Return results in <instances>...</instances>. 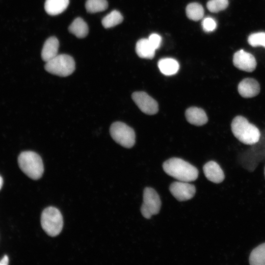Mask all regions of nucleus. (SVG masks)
I'll return each instance as SVG.
<instances>
[{
    "label": "nucleus",
    "mask_w": 265,
    "mask_h": 265,
    "mask_svg": "<svg viewBox=\"0 0 265 265\" xmlns=\"http://www.w3.org/2000/svg\"><path fill=\"white\" fill-rule=\"evenodd\" d=\"M162 166L166 174L180 181H194L198 176V171L195 166L180 158H171Z\"/></svg>",
    "instance_id": "f257e3e1"
},
{
    "label": "nucleus",
    "mask_w": 265,
    "mask_h": 265,
    "mask_svg": "<svg viewBox=\"0 0 265 265\" xmlns=\"http://www.w3.org/2000/svg\"><path fill=\"white\" fill-rule=\"evenodd\" d=\"M231 126L234 135L242 143L252 145L259 141L261 136L259 130L244 117H235Z\"/></svg>",
    "instance_id": "f03ea898"
},
{
    "label": "nucleus",
    "mask_w": 265,
    "mask_h": 265,
    "mask_svg": "<svg viewBox=\"0 0 265 265\" xmlns=\"http://www.w3.org/2000/svg\"><path fill=\"white\" fill-rule=\"evenodd\" d=\"M21 170L33 180L40 179L44 172V165L40 156L32 151L22 152L18 159Z\"/></svg>",
    "instance_id": "7ed1b4c3"
},
{
    "label": "nucleus",
    "mask_w": 265,
    "mask_h": 265,
    "mask_svg": "<svg viewBox=\"0 0 265 265\" xmlns=\"http://www.w3.org/2000/svg\"><path fill=\"white\" fill-rule=\"evenodd\" d=\"M42 228L47 235L55 237L61 232L63 221L62 214L56 208L49 207L42 212L41 216Z\"/></svg>",
    "instance_id": "20e7f679"
},
{
    "label": "nucleus",
    "mask_w": 265,
    "mask_h": 265,
    "mask_svg": "<svg viewBox=\"0 0 265 265\" xmlns=\"http://www.w3.org/2000/svg\"><path fill=\"white\" fill-rule=\"evenodd\" d=\"M45 70L49 73L60 77H67L72 74L75 69V62L69 55L57 54L46 63Z\"/></svg>",
    "instance_id": "39448f33"
},
{
    "label": "nucleus",
    "mask_w": 265,
    "mask_h": 265,
    "mask_svg": "<svg viewBox=\"0 0 265 265\" xmlns=\"http://www.w3.org/2000/svg\"><path fill=\"white\" fill-rule=\"evenodd\" d=\"M109 132L113 139L124 147L131 148L135 143L133 130L124 123H113L110 127Z\"/></svg>",
    "instance_id": "423d86ee"
},
{
    "label": "nucleus",
    "mask_w": 265,
    "mask_h": 265,
    "mask_svg": "<svg viewBox=\"0 0 265 265\" xmlns=\"http://www.w3.org/2000/svg\"><path fill=\"white\" fill-rule=\"evenodd\" d=\"M143 202L141 207L142 215L149 219L158 214L161 207V201L156 191L151 187H146L143 191Z\"/></svg>",
    "instance_id": "0eeeda50"
},
{
    "label": "nucleus",
    "mask_w": 265,
    "mask_h": 265,
    "mask_svg": "<svg viewBox=\"0 0 265 265\" xmlns=\"http://www.w3.org/2000/svg\"><path fill=\"white\" fill-rule=\"evenodd\" d=\"M135 104L143 113L148 115H153L159 110L157 101L143 91L134 92L132 95Z\"/></svg>",
    "instance_id": "6e6552de"
},
{
    "label": "nucleus",
    "mask_w": 265,
    "mask_h": 265,
    "mask_svg": "<svg viewBox=\"0 0 265 265\" xmlns=\"http://www.w3.org/2000/svg\"><path fill=\"white\" fill-rule=\"evenodd\" d=\"M169 190L173 196L179 201H185L191 199L196 192L194 185L188 182L178 181L172 183Z\"/></svg>",
    "instance_id": "1a4fd4ad"
},
{
    "label": "nucleus",
    "mask_w": 265,
    "mask_h": 265,
    "mask_svg": "<svg viewBox=\"0 0 265 265\" xmlns=\"http://www.w3.org/2000/svg\"><path fill=\"white\" fill-rule=\"evenodd\" d=\"M233 62L236 68L247 72L254 71L257 66L255 57L250 53L243 50H240L235 53Z\"/></svg>",
    "instance_id": "9d476101"
},
{
    "label": "nucleus",
    "mask_w": 265,
    "mask_h": 265,
    "mask_svg": "<svg viewBox=\"0 0 265 265\" xmlns=\"http://www.w3.org/2000/svg\"><path fill=\"white\" fill-rule=\"evenodd\" d=\"M238 90L240 95L245 98L256 96L260 92V86L257 80L253 78H245L238 84Z\"/></svg>",
    "instance_id": "9b49d317"
},
{
    "label": "nucleus",
    "mask_w": 265,
    "mask_h": 265,
    "mask_svg": "<svg viewBox=\"0 0 265 265\" xmlns=\"http://www.w3.org/2000/svg\"><path fill=\"white\" fill-rule=\"evenodd\" d=\"M203 171L206 177L213 183L218 184L224 179L225 176L223 170L214 161H210L206 163L203 166Z\"/></svg>",
    "instance_id": "f8f14e48"
},
{
    "label": "nucleus",
    "mask_w": 265,
    "mask_h": 265,
    "mask_svg": "<svg viewBox=\"0 0 265 265\" xmlns=\"http://www.w3.org/2000/svg\"><path fill=\"white\" fill-rule=\"evenodd\" d=\"M187 121L195 126H202L208 122V117L205 111L197 107L187 108L185 113Z\"/></svg>",
    "instance_id": "ddd939ff"
},
{
    "label": "nucleus",
    "mask_w": 265,
    "mask_h": 265,
    "mask_svg": "<svg viewBox=\"0 0 265 265\" xmlns=\"http://www.w3.org/2000/svg\"><path fill=\"white\" fill-rule=\"evenodd\" d=\"M59 42L55 37L49 38L45 42L41 52L42 59L46 62L57 55Z\"/></svg>",
    "instance_id": "4468645a"
},
{
    "label": "nucleus",
    "mask_w": 265,
    "mask_h": 265,
    "mask_svg": "<svg viewBox=\"0 0 265 265\" xmlns=\"http://www.w3.org/2000/svg\"><path fill=\"white\" fill-rule=\"evenodd\" d=\"M69 3V0H46L44 8L48 14L54 16L63 12Z\"/></svg>",
    "instance_id": "2eb2a0df"
},
{
    "label": "nucleus",
    "mask_w": 265,
    "mask_h": 265,
    "mask_svg": "<svg viewBox=\"0 0 265 265\" xmlns=\"http://www.w3.org/2000/svg\"><path fill=\"white\" fill-rule=\"evenodd\" d=\"M135 51L139 57L142 58L152 59L156 50L152 46L148 39H141L136 44Z\"/></svg>",
    "instance_id": "dca6fc26"
},
{
    "label": "nucleus",
    "mask_w": 265,
    "mask_h": 265,
    "mask_svg": "<svg viewBox=\"0 0 265 265\" xmlns=\"http://www.w3.org/2000/svg\"><path fill=\"white\" fill-rule=\"evenodd\" d=\"M158 67L164 75L171 76L177 73L179 69L178 61L171 58H164L160 59L158 63Z\"/></svg>",
    "instance_id": "f3484780"
},
{
    "label": "nucleus",
    "mask_w": 265,
    "mask_h": 265,
    "mask_svg": "<svg viewBox=\"0 0 265 265\" xmlns=\"http://www.w3.org/2000/svg\"><path fill=\"white\" fill-rule=\"evenodd\" d=\"M69 31L78 38H84L88 33L87 24L81 18L75 19L68 28Z\"/></svg>",
    "instance_id": "a211bd4d"
},
{
    "label": "nucleus",
    "mask_w": 265,
    "mask_h": 265,
    "mask_svg": "<svg viewBox=\"0 0 265 265\" xmlns=\"http://www.w3.org/2000/svg\"><path fill=\"white\" fill-rule=\"evenodd\" d=\"M249 262L251 265H265V243L259 245L252 251Z\"/></svg>",
    "instance_id": "6ab92c4d"
},
{
    "label": "nucleus",
    "mask_w": 265,
    "mask_h": 265,
    "mask_svg": "<svg viewBox=\"0 0 265 265\" xmlns=\"http://www.w3.org/2000/svg\"><path fill=\"white\" fill-rule=\"evenodd\" d=\"M204 14V8L198 3H190L186 7V16L191 20L197 21L201 19L203 17Z\"/></svg>",
    "instance_id": "aec40b11"
},
{
    "label": "nucleus",
    "mask_w": 265,
    "mask_h": 265,
    "mask_svg": "<svg viewBox=\"0 0 265 265\" xmlns=\"http://www.w3.org/2000/svg\"><path fill=\"white\" fill-rule=\"evenodd\" d=\"M123 20L121 14L117 10H113L104 17L102 24L105 28H110L120 24Z\"/></svg>",
    "instance_id": "412c9836"
},
{
    "label": "nucleus",
    "mask_w": 265,
    "mask_h": 265,
    "mask_svg": "<svg viewBox=\"0 0 265 265\" xmlns=\"http://www.w3.org/2000/svg\"><path fill=\"white\" fill-rule=\"evenodd\" d=\"M107 7L106 0H87L85 3L87 11L91 13L103 11L106 10Z\"/></svg>",
    "instance_id": "4be33fe9"
},
{
    "label": "nucleus",
    "mask_w": 265,
    "mask_h": 265,
    "mask_svg": "<svg viewBox=\"0 0 265 265\" xmlns=\"http://www.w3.org/2000/svg\"><path fill=\"white\" fill-rule=\"evenodd\" d=\"M228 5V0H210L207 3V7L210 12L217 13L225 9Z\"/></svg>",
    "instance_id": "5701e85b"
},
{
    "label": "nucleus",
    "mask_w": 265,
    "mask_h": 265,
    "mask_svg": "<svg viewBox=\"0 0 265 265\" xmlns=\"http://www.w3.org/2000/svg\"><path fill=\"white\" fill-rule=\"evenodd\" d=\"M248 42L254 47L263 46L265 48V32H258L252 33L248 38Z\"/></svg>",
    "instance_id": "b1692460"
},
{
    "label": "nucleus",
    "mask_w": 265,
    "mask_h": 265,
    "mask_svg": "<svg viewBox=\"0 0 265 265\" xmlns=\"http://www.w3.org/2000/svg\"><path fill=\"white\" fill-rule=\"evenodd\" d=\"M203 30L206 32L213 31L216 27V23L215 20L211 17L205 18L202 22Z\"/></svg>",
    "instance_id": "393cba45"
},
{
    "label": "nucleus",
    "mask_w": 265,
    "mask_h": 265,
    "mask_svg": "<svg viewBox=\"0 0 265 265\" xmlns=\"http://www.w3.org/2000/svg\"><path fill=\"white\" fill-rule=\"evenodd\" d=\"M152 46L156 50L159 48L161 43V37L157 33L151 34L148 38Z\"/></svg>",
    "instance_id": "a878e982"
},
{
    "label": "nucleus",
    "mask_w": 265,
    "mask_h": 265,
    "mask_svg": "<svg viewBox=\"0 0 265 265\" xmlns=\"http://www.w3.org/2000/svg\"><path fill=\"white\" fill-rule=\"evenodd\" d=\"M8 257L7 255H5L3 258L0 260V265H8Z\"/></svg>",
    "instance_id": "bb28decb"
},
{
    "label": "nucleus",
    "mask_w": 265,
    "mask_h": 265,
    "mask_svg": "<svg viewBox=\"0 0 265 265\" xmlns=\"http://www.w3.org/2000/svg\"><path fill=\"white\" fill-rule=\"evenodd\" d=\"M3 185V180L1 176H0V190L2 187Z\"/></svg>",
    "instance_id": "cd10ccee"
},
{
    "label": "nucleus",
    "mask_w": 265,
    "mask_h": 265,
    "mask_svg": "<svg viewBox=\"0 0 265 265\" xmlns=\"http://www.w3.org/2000/svg\"></svg>",
    "instance_id": "c85d7f7f"
}]
</instances>
